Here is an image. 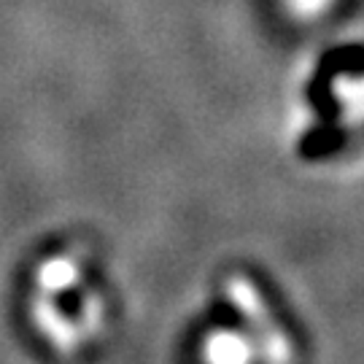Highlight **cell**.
Instances as JSON below:
<instances>
[{"mask_svg": "<svg viewBox=\"0 0 364 364\" xmlns=\"http://www.w3.org/2000/svg\"><path fill=\"white\" fill-rule=\"evenodd\" d=\"M203 359L205 364H248V348L230 332H213L205 338Z\"/></svg>", "mask_w": 364, "mask_h": 364, "instance_id": "3957f363", "label": "cell"}, {"mask_svg": "<svg viewBox=\"0 0 364 364\" xmlns=\"http://www.w3.org/2000/svg\"><path fill=\"white\" fill-rule=\"evenodd\" d=\"M30 321L36 326V332H38L41 338L46 340L57 353L78 351L84 332H81V326L54 302V297L41 294V291L33 294V299H30Z\"/></svg>", "mask_w": 364, "mask_h": 364, "instance_id": "6da1fadb", "label": "cell"}, {"mask_svg": "<svg viewBox=\"0 0 364 364\" xmlns=\"http://www.w3.org/2000/svg\"><path fill=\"white\" fill-rule=\"evenodd\" d=\"M78 275H81L78 262L73 259V257L60 254V257L43 259L38 267H36V287H38L41 294L54 297V294H63V291L76 287Z\"/></svg>", "mask_w": 364, "mask_h": 364, "instance_id": "7a4b0ae2", "label": "cell"}]
</instances>
